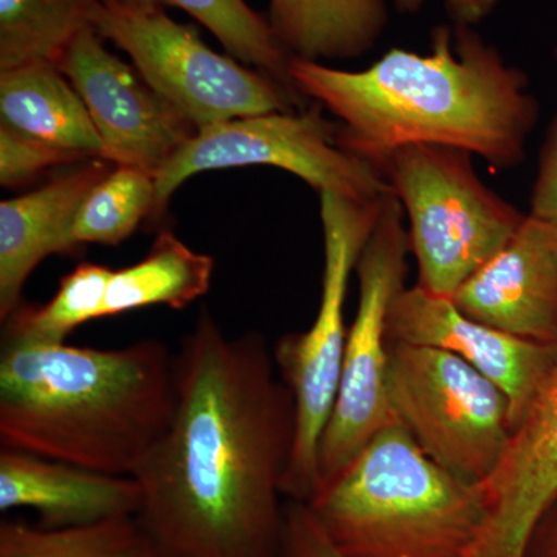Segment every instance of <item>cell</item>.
<instances>
[{
	"mask_svg": "<svg viewBox=\"0 0 557 557\" xmlns=\"http://www.w3.org/2000/svg\"><path fill=\"white\" fill-rule=\"evenodd\" d=\"M387 392L398 423L457 478L480 485L507 456V395L456 355L388 343Z\"/></svg>",
	"mask_w": 557,
	"mask_h": 557,
	"instance_id": "cell-8",
	"label": "cell"
},
{
	"mask_svg": "<svg viewBox=\"0 0 557 557\" xmlns=\"http://www.w3.org/2000/svg\"><path fill=\"white\" fill-rule=\"evenodd\" d=\"M480 485L490 520L472 557H525L537 520L557 498V366L512 432L507 456Z\"/></svg>",
	"mask_w": 557,
	"mask_h": 557,
	"instance_id": "cell-14",
	"label": "cell"
},
{
	"mask_svg": "<svg viewBox=\"0 0 557 557\" xmlns=\"http://www.w3.org/2000/svg\"><path fill=\"white\" fill-rule=\"evenodd\" d=\"M91 159L47 185L0 203V321L22 304V289L36 267L53 255H72L73 225L91 189L112 171Z\"/></svg>",
	"mask_w": 557,
	"mask_h": 557,
	"instance_id": "cell-15",
	"label": "cell"
},
{
	"mask_svg": "<svg viewBox=\"0 0 557 557\" xmlns=\"http://www.w3.org/2000/svg\"><path fill=\"white\" fill-rule=\"evenodd\" d=\"M101 0H0V70L58 64L72 40L94 27Z\"/></svg>",
	"mask_w": 557,
	"mask_h": 557,
	"instance_id": "cell-20",
	"label": "cell"
},
{
	"mask_svg": "<svg viewBox=\"0 0 557 557\" xmlns=\"http://www.w3.org/2000/svg\"><path fill=\"white\" fill-rule=\"evenodd\" d=\"M123 2L156 5L161 9L175 7L186 11L220 40L231 57L273 76L289 89H295L289 78L292 57L278 46L269 21L256 13L245 0H123Z\"/></svg>",
	"mask_w": 557,
	"mask_h": 557,
	"instance_id": "cell-23",
	"label": "cell"
},
{
	"mask_svg": "<svg viewBox=\"0 0 557 557\" xmlns=\"http://www.w3.org/2000/svg\"><path fill=\"white\" fill-rule=\"evenodd\" d=\"M91 160L86 153L51 145L9 124L0 123V185L16 189L35 182L44 172Z\"/></svg>",
	"mask_w": 557,
	"mask_h": 557,
	"instance_id": "cell-25",
	"label": "cell"
},
{
	"mask_svg": "<svg viewBox=\"0 0 557 557\" xmlns=\"http://www.w3.org/2000/svg\"><path fill=\"white\" fill-rule=\"evenodd\" d=\"M141 486L21 450L0 453V511L32 509L39 527L75 528L137 518Z\"/></svg>",
	"mask_w": 557,
	"mask_h": 557,
	"instance_id": "cell-16",
	"label": "cell"
},
{
	"mask_svg": "<svg viewBox=\"0 0 557 557\" xmlns=\"http://www.w3.org/2000/svg\"><path fill=\"white\" fill-rule=\"evenodd\" d=\"M0 557H156L137 518L75 528L0 522Z\"/></svg>",
	"mask_w": 557,
	"mask_h": 557,
	"instance_id": "cell-21",
	"label": "cell"
},
{
	"mask_svg": "<svg viewBox=\"0 0 557 557\" xmlns=\"http://www.w3.org/2000/svg\"><path fill=\"white\" fill-rule=\"evenodd\" d=\"M171 424L137 479L157 557H274L296 405L258 332L230 336L203 311L175 355Z\"/></svg>",
	"mask_w": 557,
	"mask_h": 557,
	"instance_id": "cell-1",
	"label": "cell"
},
{
	"mask_svg": "<svg viewBox=\"0 0 557 557\" xmlns=\"http://www.w3.org/2000/svg\"><path fill=\"white\" fill-rule=\"evenodd\" d=\"M289 78L339 120V148L379 172L412 145L463 149L512 170L541 116L527 73L471 25H438L429 53L392 49L358 72L292 58Z\"/></svg>",
	"mask_w": 557,
	"mask_h": 557,
	"instance_id": "cell-2",
	"label": "cell"
},
{
	"mask_svg": "<svg viewBox=\"0 0 557 557\" xmlns=\"http://www.w3.org/2000/svg\"><path fill=\"white\" fill-rule=\"evenodd\" d=\"M175 401V355L161 341L108 350L2 341V449L134 478Z\"/></svg>",
	"mask_w": 557,
	"mask_h": 557,
	"instance_id": "cell-3",
	"label": "cell"
},
{
	"mask_svg": "<svg viewBox=\"0 0 557 557\" xmlns=\"http://www.w3.org/2000/svg\"><path fill=\"white\" fill-rule=\"evenodd\" d=\"M336 134L338 124L325 120L319 102L310 109L242 116L201 129L156 175L152 222L164 218L172 194L186 180L252 164L287 171L318 194L379 200L394 193L372 164L339 148Z\"/></svg>",
	"mask_w": 557,
	"mask_h": 557,
	"instance_id": "cell-10",
	"label": "cell"
},
{
	"mask_svg": "<svg viewBox=\"0 0 557 557\" xmlns=\"http://www.w3.org/2000/svg\"><path fill=\"white\" fill-rule=\"evenodd\" d=\"M384 197L354 200L319 194L324 273L317 318L306 332L282 336L273 348L278 375L296 405L295 448L282 483V494L288 500L307 504L317 491L319 442L343 373L348 282L379 223Z\"/></svg>",
	"mask_w": 557,
	"mask_h": 557,
	"instance_id": "cell-6",
	"label": "cell"
},
{
	"mask_svg": "<svg viewBox=\"0 0 557 557\" xmlns=\"http://www.w3.org/2000/svg\"><path fill=\"white\" fill-rule=\"evenodd\" d=\"M57 65L89 110L104 146L102 160L115 166L156 177L199 132L134 65L110 53L94 27L72 40Z\"/></svg>",
	"mask_w": 557,
	"mask_h": 557,
	"instance_id": "cell-11",
	"label": "cell"
},
{
	"mask_svg": "<svg viewBox=\"0 0 557 557\" xmlns=\"http://www.w3.org/2000/svg\"><path fill=\"white\" fill-rule=\"evenodd\" d=\"M468 150L412 145L381 166L409 219L418 287L453 298L518 233L527 214L479 177Z\"/></svg>",
	"mask_w": 557,
	"mask_h": 557,
	"instance_id": "cell-5",
	"label": "cell"
},
{
	"mask_svg": "<svg viewBox=\"0 0 557 557\" xmlns=\"http://www.w3.org/2000/svg\"><path fill=\"white\" fill-rule=\"evenodd\" d=\"M113 270L83 262L62 278L57 295L44 306L21 304L2 322V341L60 344L81 325L102 318Z\"/></svg>",
	"mask_w": 557,
	"mask_h": 557,
	"instance_id": "cell-22",
	"label": "cell"
},
{
	"mask_svg": "<svg viewBox=\"0 0 557 557\" xmlns=\"http://www.w3.org/2000/svg\"><path fill=\"white\" fill-rule=\"evenodd\" d=\"M403 222L405 209L394 193L387 194L358 260L357 317L347 333L338 395L319 442L317 490L376 432L398 423L387 392V318L408 276L409 233Z\"/></svg>",
	"mask_w": 557,
	"mask_h": 557,
	"instance_id": "cell-9",
	"label": "cell"
},
{
	"mask_svg": "<svg viewBox=\"0 0 557 557\" xmlns=\"http://www.w3.org/2000/svg\"><path fill=\"white\" fill-rule=\"evenodd\" d=\"M525 557H557V498L537 520Z\"/></svg>",
	"mask_w": 557,
	"mask_h": 557,
	"instance_id": "cell-29",
	"label": "cell"
},
{
	"mask_svg": "<svg viewBox=\"0 0 557 557\" xmlns=\"http://www.w3.org/2000/svg\"><path fill=\"white\" fill-rule=\"evenodd\" d=\"M426 0H395V5L405 13H416ZM446 10L454 24L479 25L496 10L498 0H445Z\"/></svg>",
	"mask_w": 557,
	"mask_h": 557,
	"instance_id": "cell-28",
	"label": "cell"
},
{
	"mask_svg": "<svg viewBox=\"0 0 557 557\" xmlns=\"http://www.w3.org/2000/svg\"><path fill=\"white\" fill-rule=\"evenodd\" d=\"M557 62V47L555 49ZM530 215L557 226V113L539 153L537 175L531 193Z\"/></svg>",
	"mask_w": 557,
	"mask_h": 557,
	"instance_id": "cell-27",
	"label": "cell"
},
{
	"mask_svg": "<svg viewBox=\"0 0 557 557\" xmlns=\"http://www.w3.org/2000/svg\"><path fill=\"white\" fill-rule=\"evenodd\" d=\"M274 557H347L335 547L309 505L287 500L284 525Z\"/></svg>",
	"mask_w": 557,
	"mask_h": 557,
	"instance_id": "cell-26",
	"label": "cell"
},
{
	"mask_svg": "<svg viewBox=\"0 0 557 557\" xmlns=\"http://www.w3.org/2000/svg\"><path fill=\"white\" fill-rule=\"evenodd\" d=\"M278 46L299 60H350L375 47L387 24L384 0H270Z\"/></svg>",
	"mask_w": 557,
	"mask_h": 557,
	"instance_id": "cell-18",
	"label": "cell"
},
{
	"mask_svg": "<svg viewBox=\"0 0 557 557\" xmlns=\"http://www.w3.org/2000/svg\"><path fill=\"white\" fill-rule=\"evenodd\" d=\"M387 339L442 348L463 359L507 395L512 432L557 366V346L518 338L475 321L453 299L418 285L395 296L388 310Z\"/></svg>",
	"mask_w": 557,
	"mask_h": 557,
	"instance_id": "cell-12",
	"label": "cell"
},
{
	"mask_svg": "<svg viewBox=\"0 0 557 557\" xmlns=\"http://www.w3.org/2000/svg\"><path fill=\"white\" fill-rule=\"evenodd\" d=\"M307 505L347 557H472L490 520L482 485L440 467L399 423Z\"/></svg>",
	"mask_w": 557,
	"mask_h": 557,
	"instance_id": "cell-4",
	"label": "cell"
},
{
	"mask_svg": "<svg viewBox=\"0 0 557 557\" xmlns=\"http://www.w3.org/2000/svg\"><path fill=\"white\" fill-rule=\"evenodd\" d=\"M0 123L90 159L104 156L89 110L54 62L0 70Z\"/></svg>",
	"mask_w": 557,
	"mask_h": 557,
	"instance_id": "cell-17",
	"label": "cell"
},
{
	"mask_svg": "<svg viewBox=\"0 0 557 557\" xmlns=\"http://www.w3.org/2000/svg\"><path fill=\"white\" fill-rule=\"evenodd\" d=\"M94 28L123 50L139 75L197 127L304 109L302 95L284 83L215 53L199 32L161 7L101 0Z\"/></svg>",
	"mask_w": 557,
	"mask_h": 557,
	"instance_id": "cell-7",
	"label": "cell"
},
{
	"mask_svg": "<svg viewBox=\"0 0 557 557\" xmlns=\"http://www.w3.org/2000/svg\"><path fill=\"white\" fill-rule=\"evenodd\" d=\"M450 299L475 321L557 346V226L527 214L515 237Z\"/></svg>",
	"mask_w": 557,
	"mask_h": 557,
	"instance_id": "cell-13",
	"label": "cell"
},
{
	"mask_svg": "<svg viewBox=\"0 0 557 557\" xmlns=\"http://www.w3.org/2000/svg\"><path fill=\"white\" fill-rule=\"evenodd\" d=\"M157 557V556H156Z\"/></svg>",
	"mask_w": 557,
	"mask_h": 557,
	"instance_id": "cell-30",
	"label": "cell"
},
{
	"mask_svg": "<svg viewBox=\"0 0 557 557\" xmlns=\"http://www.w3.org/2000/svg\"><path fill=\"white\" fill-rule=\"evenodd\" d=\"M214 259L194 251L171 231H161L145 259L113 270L102 318L150 306L183 310L207 295Z\"/></svg>",
	"mask_w": 557,
	"mask_h": 557,
	"instance_id": "cell-19",
	"label": "cell"
},
{
	"mask_svg": "<svg viewBox=\"0 0 557 557\" xmlns=\"http://www.w3.org/2000/svg\"><path fill=\"white\" fill-rule=\"evenodd\" d=\"M156 177L132 166H115L84 200L75 225L76 247L87 244L116 247L129 239L139 223L156 211Z\"/></svg>",
	"mask_w": 557,
	"mask_h": 557,
	"instance_id": "cell-24",
	"label": "cell"
}]
</instances>
